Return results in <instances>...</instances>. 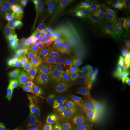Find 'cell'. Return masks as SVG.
<instances>
[{"mask_svg": "<svg viewBox=\"0 0 130 130\" xmlns=\"http://www.w3.org/2000/svg\"><path fill=\"white\" fill-rule=\"evenodd\" d=\"M59 72L69 93L96 104L108 96L118 78L116 65L78 63L70 59L59 65Z\"/></svg>", "mask_w": 130, "mask_h": 130, "instance_id": "obj_1", "label": "cell"}, {"mask_svg": "<svg viewBox=\"0 0 130 130\" xmlns=\"http://www.w3.org/2000/svg\"><path fill=\"white\" fill-rule=\"evenodd\" d=\"M12 24L23 34L42 60L58 65L65 60L56 34L39 1H16Z\"/></svg>", "mask_w": 130, "mask_h": 130, "instance_id": "obj_2", "label": "cell"}, {"mask_svg": "<svg viewBox=\"0 0 130 130\" xmlns=\"http://www.w3.org/2000/svg\"><path fill=\"white\" fill-rule=\"evenodd\" d=\"M24 88L34 101L50 110L63 104L69 95L59 69L51 64L36 63L23 70Z\"/></svg>", "mask_w": 130, "mask_h": 130, "instance_id": "obj_3", "label": "cell"}, {"mask_svg": "<svg viewBox=\"0 0 130 130\" xmlns=\"http://www.w3.org/2000/svg\"><path fill=\"white\" fill-rule=\"evenodd\" d=\"M57 37L86 30L100 16L90 3L69 0L39 1Z\"/></svg>", "mask_w": 130, "mask_h": 130, "instance_id": "obj_4", "label": "cell"}, {"mask_svg": "<svg viewBox=\"0 0 130 130\" xmlns=\"http://www.w3.org/2000/svg\"><path fill=\"white\" fill-rule=\"evenodd\" d=\"M70 60L89 64H118L116 41L102 22L101 17L94 21L84 31L83 39L77 51Z\"/></svg>", "mask_w": 130, "mask_h": 130, "instance_id": "obj_5", "label": "cell"}, {"mask_svg": "<svg viewBox=\"0 0 130 130\" xmlns=\"http://www.w3.org/2000/svg\"><path fill=\"white\" fill-rule=\"evenodd\" d=\"M0 59L11 68L22 71L41 60L34 47L12 22L0 31Z\"/></svg>", "mask_w": 130, "mask_h": 130, "instance_id": "obj_6", "label": "cell"}, {"mask_svg": "<svg viewBox=\"0 0 130 130\" xmlns=\"http://www.w3.org/2000/svg\"><path fill=\"white\" fill-rule=\"evenodd\" d=\"M74 119L77 130H111L115 125L111 112L88 100H76Z\"/></svg>", "mask_w": 130, "mask_h": 130, "instance_id": "obj_7", "label": "cell"}, {"mask_svg": "<svg viewBox=\"0 0 130 130\" xmlns=\"http://www.w3.org/2000/svg\"><path fill=\"white\" fill-rule=\"evenodd\" d=\"M75 106L76 100L65 101L53 108L42 111L34 123L42 130H77L74 119Z\"/></svg>", "mask_w": 130, "mask_h": 130, "instance_id": "obj_8", "label": "cell"}, {"mask_svg": "<svg viewBox=\"0 0 130 130\" xmlns=\"http://www.w3.org/2000/svg\"><path fill=\"white\" fill-rule=\"evenodd\" d=\"M100 16L104 23L115 29L118 34H124L130 29V1L107 0L100 6Z\"/></svg>", "mask_w": 130, "mask_h": 130, "instance_id": "obj_9", "label": "cell"}, {"mask_svg": "<svg viewBox=\"0 0 130 130\" xmlns=\"http://www.w3.org/2000/svg\"><path fill=\"white\" fill-rule=\"evenodd\" d=\"M21 77L17 74L16 69L5 64L0 59V87H9V88H16L21 84Z\"/></svg>", "mask_w": 130, "mask_h": 130, "instance_id": "obj_10", "label": "cell"}, {"mask_svg": "<svg viewBox=\"0 0 130 130\" xmlns=\"http://www.w3.org/2000/svg\"><path fill=\"white\" fill-rule=\"evenodd\" d=\"M14 9H16V1L0 0V31H3L9 24H11Z\"/></svg>", "mask_w": 130, "mask_h": 130, "instance_id": "obj_11", "label": "cell"}, {"mask_svg": "<svg viewBox=\"0 0 130 130\" xmlns=\"http://www.w3.org/2000/svg\"><path fill=\"white\" fill-rule=\"evenodd\" d=\"M0 130H5V118L1 111H0Z\"/></svg>", "mask_w": 130, "mask_h": 130, "instance_id": "obj_12", "label": "cell"}, {"mask_svg": "<svg viewBox=\"0 0 130 130\" xmlns=\"http://www.w3.org/2000/svg\"><path fill=\"white\" fill-rule=\"evenodd\" d=\"M27 130H42V129H41V128H40L39 125H37V124H35V123H32L31 125L29 126V128H28Z\"/></svg>", "mask_w": 130, "mask_h": 130, "instance_id": "obj_13", "label": "cell"}]
</instances>
